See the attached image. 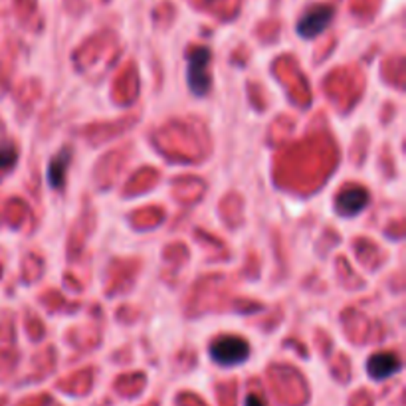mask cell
Masks as SVG:
<instances>
[{"label":"cell","instance_id":"cell-1","mask_svg":"<svg viewBox=\"0 0 406 406\" xmlns=\"http://www.w3.org/2000/svg\"><path fill=\"white\" fill-rule=\"evenodd\" d=\"M250 355L248 343L240 337H220L210 345V357L222 367H232V365H240L242 360H246Z\"/></svg>","mask_w":406,"mask_h":406},{"label":"cell","instance_id":"cell-2","mask_svg":"<svg viewBox=\"0 0 406 406\" xmlns=\"http://www.w3.org/2000/svg\"><path fill=\"white\" fill-rule=\"evenodd\" d=\"M210 58L213 55L208 48H196L188 55V85L194 95H206L210 90V75H208Z\"/></svg>","mask_w":406,"mask_h":406},{"label":"cell","instance_id":"cell-3","mask_svg":"<svg viewBox=\"0 0 406 406\" xmlns=\"http://www.w3.org/2000/svg\"><path fill=\"white\" fill-rule=\"evenodd\" d=\"M333 14H335V10H333V6H327V4H319V6L309 9L297 22V34L301 38H307V40L319 36L325 28L329 26Z\"/></svg>","mask_w":406,"mask_h":406},{"label":"cell","instance_id":"cell-4","mask_svg":"<svg viewBox=\"0 0 406 406\" xmlns=\"http://www.w3.org/2000/svg\"><path fill=\"white\" fill-rule=\"evenodd\" d=\"M369 203V193L363 186H349L335 198V208L343 216H355L359 214Z\"/></svg>","mask_w":406,"mask_h":406},{"label":"cell","instance_id":"cell-5","mask_svg":"<svg viewBox=\"0 0 406 406\" xmlns=\"http://www.w3.org/2000/svg\"><path fill=\"white\" fill-rule=\"evenodd\" d=\"M400 359H398L395 353H377L373 355L367 363V370H369L370 379H388L392 375H397L400 370Z\"/></svg>","mask_w":406,"mask_h":406},{"label":"cell","instance_id":"cell-6","mask_svg":"<svg viewBox=\"0 0 406 406\" xmlns=\"http://www.w3.org/2000/svg\"><path fill=\"white\" fill-rule=\"evenodd\" d=\"M70 161H72V155H70V149H62L48 166V181H50V186L52 188H62L65 181V171L70 166Z\"/></svg>","mask_w":406,"mask_h":406},{"label":"cell","instance_id":"cell-7","mask_svg":"<svg viewBox=\"0 0 406 406\" xmlns=\"http://www.w3.org/2000/svg\"><path fill=\"white\" fill-rule=\"evenodd\" d=\"M14 161H16V151H14V147H12V145H2V147H0V171L12 165Z\"/></svg>","mask_w":406,"mask_h":406},{"label":"cell","instance_id":"cell-8","mask_svg":"<svg viewBox=\"0 0 406 406\" xmlns=\"http://www.w3.org/2000/svg\"><path fill=\"white\" fill-rule=\"evenodd\" d=\"M246 406H266V402L258 397V395H250L246 398Z\"/></svg>","mask_w":406,"mask_h":406}]
</instances>
